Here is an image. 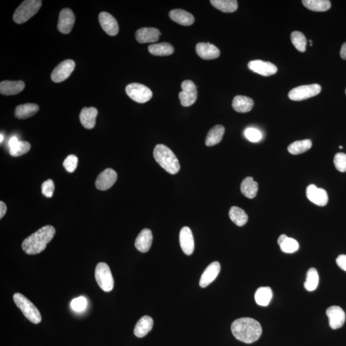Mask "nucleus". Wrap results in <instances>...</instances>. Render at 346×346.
Listing matches in <instances>:
<instances>
[{"instance_id":"6ab92c4d","label":"nucleus","mask_w":346,"mask_h":346,"mask_svg":"<svg viewBox=\"0 0 346 346\" xmlns=\"http://www.w3.org/2000/svg\"><path fill=\"white\" fill-rule=\"evenodd\" d=\"M180 244L181 250L187 255H191L194 250V241L190 228L185 226L180 232Z\"/></svg>"},{"instance_id":"de8ad7c7","label":"nucleus","mask_w":346,"mask_h":346,"mask_svg":"<svg viewBox=\"0 0 346 346\" xmlns=\"http://www.w3.org/2000/svg\"><path fill=\"white\" fill-rule=\"evenodd\" d=\"M18 139H17L16 137H12V138L10 139L8 144L9 149H11L12 147L16 145V144L18 143Z\"/></svg>"},{"instance_id":"39448f33","label":"nucleus","mask_w":346,"mask_h":346,"mask_svg":"<svg viewBox=\"0 0 346 346\" xmlns=\"http://www.w3.org/2000/svg\"><path fill=\"white\" fill-rule=\"evenodd\" d=\"M42 6L41 0H26L17 7L13 19L17 24H23L37 13Z\"/></svg>"},{"instance_id":"a878e982","label":"nucleus","mask_w":346,"mask_h":346,"mask_svg":"<svg viewBox=\"0 0 346 346\" xmlns=\"http://www.w3.org/2000/svg\"><path fill=\"white\" fill-rule=\"evenodd\" d=\"M253 106L254 101L250 97L238 95L233 98L232 107L237 113H248L252 110Z\"/></svg>"},{"instance_id":"aec40b11","label":"nucleus","mask_w":346,"mask_h":346,"mask_svg":"<svg viewBox=\"0 0 346 346\" xmlns=\"http://www.w3.org/2000/svg\"><path fill=\"white\" fill-rule=\"evenodd\" d=\"M198 56L204 60H212L220 56V51L217 47L210 43L200 42L196 48Z\"/></svg>"},{"instance_id":"f704fd0d","label":"nucleus","mask_w":346,"mask_h":346,"mask_svg":"<svg viewBox=\"0 0 346 346\" xmlns=\"http://www.w3.org/2000/svg\"><path fill=\"white\" fill-rule=\"evenodd\" d=\"M210 3L216 9L226 13L235 12L238 8L236 0H211Z\"/></svg>"},{"instance_id":"8fccbe9b","label":"nucleus","mask_w":346,"mask_h":346,"mask_svg":"<svg viewBox=\"0 0 346 346\" xmlns=\"http://www.w3.org/2000/svg\"><path fill=\"white\" fill-rule=\"evenodd\" d=\"M0 138H1V140H0V143H2L3 142L4 137L3 136V134H1V136H0Z\"/></svg>"},{"instance_id":"9b49d317","label":"nucleus","mask_w":346,"mask_h":346,"mask_svg":"<svg viewBox=\"0 0 346 346\" xmlns=\"http://www.w3.org/2000/svg\"><path fill=\"white\" fill-rule=\"evenodd\" d=\"M248 68L256 73L264 76L273 75L277 73L278 68L275 64L270 62L256 60L248 63Z\"/></svg>"},{"instance_id":"a19ab883","label":"nucleus","mask_w":346,"mask_h":346,"mask_svg":"<svg viewBox=\"0 0 346 346\" xmlns=\"http://www.w3.org/2000/svg\"><path fill=\"white\" fill-rule=\"evenodd\" d=\"M333 163L338 171L342 172V173L346 172V154L343 153L336 154Z\"/></svg>"},{"instance_id":"f03ea898","label":"nucleus","mask_w":346,"mask_h":346,"mask_svg":"<svg viewBox=\"0 0 346 346\" xmlns=\"http://www.w3.org/2000/svg\"><path fill=\"white\" fill-rule=\"evenodd\" d=\"M56 229L46 225L32 234L22 243V249L28 255H37L45 250L47 245L53 239Z\"/></svg>"},{"instance_id":"cd10ccee","label":"nucleus","mask_w":346,"mask_h":346,"mask_svg":"<svg viewBox=\"0 0 346 346\" xmlns=\"http://www.w3.org/2000/svg\"><path fill=\"white\" fill-rule=\"evenodd\" d=\"M225 129L223 125H216L208 131L205 139V144L207 146L216 145L222 141Z\"/></svg>"},{"instance_id":"c756f323","label":"nucleus","mask_w":346,"mask_h":346,"mask_svg":"<svg viewBox=\"0 0 346 346\" xmlns=\"http://www.w3.org/2000/svg\"><path fill=\"white\" fill-rule=\"evenodd\" d=\"M278 244L280 246L281 250L286 253H294L296 252L300 248L298 241L292 238L288 237L286 235H280L278 239Z\"/></svg>"},{"instance_id":"c85d7f7f","label":"nucleus","mask_w":346,"mask_h":346,"mask_svg":"<svg viewBox=\"0 0 346 346\" xmlns=\"http://www.w3.org/2000/svg\"><path fill=\"white\" fill-rule=\"evenodd\" d=\"M258 190V184L254 181L252 177H246L241 183V191L246 197L250 199L255 198Z\"/></svg>"},{"instance_id":"2eb2a0df","label":"nucleus","mask_w":346,"mask_h":346,"mask_svg":"<svg viewBox=\"0 0 346 346\" xmlns=\"http://www.w3.org/2000/svg\"><path fill=\"white\" fill-rule=\"evenodd\" d=\"M327 315L329 318L331 328L337 330L343 325L345 320L344 311L338 306H332L327 310Z\"/></svg>"},{"instance_id":"79ce46f5","label":"nucleus","mask_w":346,"mask_h":346,"mask_svg":"<svg viewBox=\"0 0 346 346\" xmlns=\"http://www.w3.org/2000/svg\"><path fill=\"white\" fill-rule=\"evenodd\" d=\"M246 138L252 143H257L262 138V134L260 131L255 128H248L245 131Z\"/></svg>"},{"instance_id":"423d86ee","label":"nucleus","mask_w":346,"mask_h":346,"mask_svg":"<svg viewBox=\"0 0 346 346\" xmlns=\"http://www.w3.org/2000/svg\"><path fill=\"white\" fill-rule=\"evenodd\" d=\"M95 278L99 287L104 292L113 289L114 280L109 266L106 263L100 262L96 265Z\"/></svg>"},{"instance_id":"7ed1b4c3","label":"nucleus","mask_w":346,"mask_h":346,"mask_svg":"<svg viewBox=\"0 0 346 346\" xmlns=\"http://www.w3.org/2000/svg\"><path fill=\"white\" fill-rule=\"evenodd\" d=\"M155 160L164 170L171 175L178 173L180 169V163L175 153L164 144H158L153 151Z\"/></svg>"},{"instance_id":"f257e3e1","label":"nucleus","mask_w":346,"mask_h":346,"mask_svg":"<svg viewBox=\"0 0 346 346\" xmlns=\"http://www.w3.org/2000/svg\"><path fill=\"white\" fill-rule=\"evenodd\" d=\"M231 330L236 339L246 343L256 342L262 333L260 324L250 317L240 318L234 321Z\"/></svg>"},{"instance_id":"b1692460","label":"nucleus","mask_w":346,"mask_h":346,"mask_svg":"<svg viewBox=\"0 0 346 346\" xmlns=\"http://www.w3.org/2000/svg\"><path fill=\"white\" fill-rule=\"evenodd\" d=\"M169 16L173 21L181 25L190 26L194 23L193 15L182 9L172 10Z\"/></svg>"},{"instance_id":"7c9ffc66","label":"nucleus","mask_w":346,"mask_h":346,"mask_svg":"<svg viewBox=\"0 0 346 346\" xmlns=\"http://www.w3.org/2000/svg\"><path fill=\"white\" fill-rule=\"evenodd\" d=\"M148 51L153 56H168L174 53V48L168 42H162L149 46Z\"/></svg>"},{"instance_id":"1a4fd4ad","label":"nucleus","mask_w":346,"mask_h":346,"mask_svg":"<svg viewBox=\"0 0 346 346\" xmlns=\"http://www.w3.org/2000/svg\"><path fill=\"white\" fill-rule=\"evenodd\" d=\"M182 91L179 93L181 105L190 107L195 103L198 97L197 88L193 82L185 81L181 84Z\"/></svg>"},{"instance_id":"09e8293b","label":"nucleus","mask_w":346,"mask_h":346,"mask_svg":"<svg viewBox=\"0 0 346 346\" xmlns=\"http://www.w3.org/2000/svg\"><path fill=\"white\" fill-rule=\"evenodd\" d=\"M340 55L341 58L346 60V42L343 43L342 47H341Z\"/></svg>"},{"instance_id":"4c0bfd02","label":"nucleus","mask_w":346,"mask_h":346,"mask_svg":"<svg viewBox=\"0 0 346 346\" xmlns=\"http://www.w3.org/2000/svg\"><path fill=\"white\" fill-rule=\"evenodd\" d=\"M291 41H292L294 46L301 52H305L306 51V46H307V41L304 34L301 33L300 32H293L291 34Z\"/></svg>"},{"instance_id":"0eeeda50","label":"nucleus","mask_w":346,"mask_h":346,"mask_svg":"<svg viewBox=\"0 0 346 346\" xmlns=\"http://www.w3.org/2000/svg\"><path fill=\"white\" fill-rule=\"evenodd\" d=\"M125 91L129 98L139 103H146L153 97L150 89L141 84H129L126 86Z\"/></svg>"},{"instance_id":"ddd939ff","label":"nucleus","mask_w":346,"mask_h":346,"mask_svg":"<svg viewBox=\"0 0 346 346\" xmlns=\"http://www.w3.org/2000/svg\"><path fill=\"white\" fill-rule=\"evenodd\" d=\"M75 22V16L71 9H62L59 15L58 30L64 34L70 33Z\"/></svg>"},{"instance_id":"ea45409f","label":"nucleus","mask_w":346,"mask_h":346,"mask_svg":"<svg viewBox=\"0 0 346 346\" xmlns=\"http://www.w3.org/2000/svg\"><path fill=\"white\" fill-rule=\"evenodd\" d=\"M87 305H88L87 299L84 296H79V297L74 298V300H72L71 307L75 312H81L86 310Z\"/></svg>"},{"instance_id":"f8f14e48","label":"nucleus","mask_w":346,"mask_h":346,"mask_svg":"<svg viewBox=\"0 0 346 346\" xmlns=\"http://www.w3.org/2000/svg\"><path fill=\"white\" fill-rule=\"evenodd\" d=\"M118 175L113 169H106L101 172L96 181V188L100 191H106L112 188L116 183Z\"/></svg>"},{"instance_id":"3c124183","label":"nucleus","mask_w":346,"mask_h":346,"mask_svg":"<svg viewBox=\"0 0 346 346\" xmlns=\"http://www.w3.org/2000/svg\"><path fill=\"white\" fill-rule=\"evenodd\" d=\"M339 148H340V149H342V146H340Z\"/></svg>"},{"instance_id":"2f4dec72","label":"nucleus","mask_w":346,"mask_h":346,"mask_svg":"<svg viewBox=\"0 0 346 346\" xmlns=\"http://www.w3.org/2000/svg\"><path fill=\"white\" fill-rule=\"evenodd\" d=\"M272 298L273 292L270 287H260L256 291L255 299L256 303L258 305L267 307L270 304Z\"/></svg>"},{"instance_id":"72a5a7b5","label":"nucleus","mask_w":346,"mask_h":346,"mask_svg":"<svg viewBox=\"0 0 346 346\" xmlns=\"http://www.w3.org/2000/svg\"><path fill=\"white\" fill-rule=\"evenodd\" d=\"M229 216H230V220L238 226L245 225L248 221L247 214L242 208L237 207V206H232L230 208L229 211Z\"/></svg>"},{"instance_id":"f3484780","label":"nucleus","mask_w":346,"mask_h":346,"mask_svg":"<svg viewBox=\"0 0 346 346\" xmlns=\"http://www.w3.org/2000/svg\"><path fill=\"white\" fill-rule=\"evenodd\" d=\"M221 271V265L218 262H214L204 271L200 280L201 287L205 288L212 283L217 278Z\"/></svg>"},{"instance_id":"49530a36","label":"nucleus","mask_w":346,"mask_h":346,"mask_svg":"<svg viewBox=\"0 0 346 346\" xmlns=\"http://www.w3.org/2000/svg\"><path fill=\"white\" fill-rule=\"evenodd\" d=\"M7 208V206L3 201L0 202V218H3L5 214H6Z\"/></svg>"},{"instance_id":"6e6552de","label":"nucleus","mask_w":346,"mask_h":346,"mask_svg":"<svg viewBox=\"0 0 346 346\" xmlns=\"http://www.w3.org/2000/svg\"><path fill=\"white\" fill-rule=\"evenodd\" d=\"M321 91L320 85H305L292 89L288 93V98L292 101H303L317 96Z\"/></svg>"},{"instance_id":"9d476101","label":"nucleus","mask_w":346,"mask_h":346,"mask_svg":"<svg viewBox=\"0 0 346 346\" xmlns=\"http://www.w3.org/2000/svg\"><path fill=\"white\" fill-rule=\"evenodd\" d=\"M75 63L72 60L68 59L62 62L52 72L51 75L52 81L56 83L66 81L73 73Z\"/></svg>"},{"instance_id":"c9c22d12","label":"nucleus","mask_w":346,"mask_h":346,"mask_svg":"<svg viewBox=\"0 0 346 346\" xmlns=\"http://www.w3.org/2000/svg\"><path fill=\"white\" fill-rule=\"evenodd\" d=\"M312 142L310 139L294 142L288 146V151L292 155H300L312 148Z\"/></svg>"},{"instance_id":"603ef678","label":"nucleus","mask_w":346,"mask_h":346,"mask_svg":"<svg viewBox=\"0 0 346 346\" xmlns=\"http://www.w3.org/2000/svg\"><path fill=\"white\" fill-rule=\"evenodd\" d=\"M345 94H346V89H345Z\"/></svg>"},{"instance_id":"bb28decb","label":"nucleus","mask_w":346,"mask_h":346,"mask_svg":"<svg viewBox=\"0 0 346 346\" xmlns=\"http://www.w3.org/2000/svg\"><path fill=\"white\" fill-rule=\"evenodd\" d=\"M39 107L37 104L26 103L20 104L15 110V116L19 119H25L36 115Z\"/></svg>"},{"instance_id":"e433bc0d","label":"nucleus","mask_w":346,"mask_h":346,"mask_svg":"<svg viewBox=\"0 0 346 346\" xmlns=\"http://www.w3.org/2000/svg\"><path fill=\"white\" fill-rule=\"evenodd\" d=\"M320 277H318L317 271L315 268H310L308 271L307 275V280L305 282V289L312 292L317 288Z\"/></svg>"},{"instance_id":"dca6fc26","label":"nucleus","mask_w":346,"mask_h":346,"mask_svg":"<svg viewBox=\"0 0 346 346\" xmlns=\"http://www.w3.org/2000/svg\"><path fill=\"white\" fill-rule=\"evenodd\" d=\"M99 21L102 29L111 36H115L119 32V26L116 19L111 14L102 12L99 14Z\"/></svg>"},{"instance_id":"c03bdc74","label":"nucleus","mask_w":346,"mask_h":346,"mask_svg":"<svg viewBox=\"0 0 346 346\" xmlns=\"http://www.w3.org/2000/svg\"><path fill=\"white\" fill-rule=\"evenodd\" d=\"M55 185L53 180H49L44 181L42 185V193L46 198H51L54 195Z\"/></svg>"},{"instance_id":"5701e85b","label":"nucleus","mask_w":346,"mask_h":346,"mask_svg":"<svg viewBox=\"0 0 346 346\" xmlns=\"http://www.w3.org/2000/svg\"><path fill=\"white\" fill-rule=\"evenodd\" d=\"M98 110L94 107H85L79 114V119L84 127L87 129H92L95 126L96 118L98 116Z\"/></svg>"},{"instance_id":"58836bf2","label":"nucleus","mask_w":346,"mask_h":346,"mask_svg":"<svg viewBox=\"0 0 346 346\" xmlns=\"http://www.w3.org/2000/svg\"><path fill=\"white\" fill-rule=\"evenodd\" d=\"M31 148V145L29 142L19 141L16 145L9 149V153L14 157H17L28 153Z\"/></svg>"},{"instance_id":"4be33fe9","label":"nucleus","mask_w":346,"mask_h":346,"mask_svg":"<svg viewBox=\"0 0 346 346\" xmlns=\"http://www.w3.org/2000/svg\"><path fill=\"white\" fill-rule=\"evenodd\" d=\"M24 87L23 81H3L0 84V93L6 96L16 95L23 91Z\"/></svg>"},{"instance_id":"a211bd4d","label":"nucleus","mask_w":346,"mask_h":346,"mask_svg":"<svg viewBox=\"0 0 346 346\" xmlns=\"http://www.w3.org/2000/svg\"><path fill=\"white\" fill-rule=\"evenodd\" d=\"M161 32L155 28H142L136 33V38L139 43H151L157 42Z\"/></svg>"},{"instance_id":"37998d69","label":"nucleus","mask_w":346,"mask_h":346,"mask_svg":"<svg viewBox=\"0 0 346 346\" xmlns=\"http://www.w3.org/2000/svg\"><path fill=\"white\" fill-rule=\"evenodd\" d=\"M78 159L75 155H69L68 157L65 159L63 166L69 173H73L76 170L77 166H78Z\"/></svg>"},{"instance_id":"393cba45","label":"nucleus","mask_w":346,"mask_h":346,"mask_svg":"<svg viewBox=\"0 0 346 346\" xmlns=\"http://www.w3.org/2000/svg\"><path fill=\"white\" fill-rule=\"evenodd\" d=\"M153 326V318L148 315L143 316L137 323L134 328V334L138 338L145 337L152 330Z\"/></svg>"},{"instance_id":"412c9836","label":"nucleus","mask_w":346,"mask_h":346,"mask_svg":"<svg viewBox=\"0 0 346 346\" xmlns=\"http://www.w3.org/2000/svg\"><path fill=\"white\" fill-rule=\"evenodd\" d=\"M152 242V232L149 229L145 228L141 231L136 238L135 246L140 252L146 253L150 249Z\"/></svg>"},{"instance_id":"4468645a","label":"nucleus","mask_w":346,"mask_h":346,"mask_svg":"<svg viewBox=\"0 0 346 346\" xmlns=\"http://www.w3.org/2000/svg\"><path fill=\"white\" fill-rule=\"evenodd\" d=\"M307 196L308 200L315 205L324 206L327 205L328 196L327 192L323 189L317 188L315 185H310L307 188Z\"/></svg>"},{"instance_id":"a18cd8bd","label":"nucleus","mask_w":346,"mask_h":346,"mask_svg":"<svg viewBox=\"0 0 346 346\" xmlns=\"http://www.w3.org/2000/svg\"><path fill=\"white\" fill-rule=\"evenodd\" d=\"M336 262L338 267L342 269V270L346 272V255H340L336 259Z\"/></svg>"},{"instance_id":"473e14b6","label":"nucleus","mask_w":346,"mask_h":346,"mask_svg":"<svg viewBox=\"0 0 346 346\" xmlns=\"http://www.w3.org/2000/svg\"><path fill=\"white\" fill-rule=\"evenodd\" d=\"M306 8L314 12H325L331 8V2L328 0H303Z\"/></svg>"},{"instance_id":"20e7f679","label":"nucleus","mask_w":346,"mask_h":346,"mask_svg":"<svg viewBox=\"0 0 346 346\" xmlns=\"http://www.w3.org/2000/svg\"><path fill=\"white\" fill-rule=\"evenodd\" d=\"M13 299L15 304L31 323L34 324L41 323L42 320L41 313L36 306L29 299L20 293L14 294Z\"/></svg>"}]
</instances>
